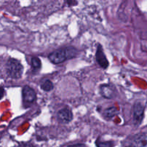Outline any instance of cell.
<instances>
[{
  "label": "cell",
  "instance_id": "1",
  "mask_svg": "<svg viewBox=\"0 0 147 147\" xmlns=\"http://www.w3.org/2000/svg\"><path fill=\"white\" fill-rule=\"evenodd\" d=\"M77 50L73 47H66L58 49L49 54V59L55 64L63 63L65 61L74 58L77 55Z\"/></svg>",
  "mask_w": 147,
  "mask_h": 147
},
{
  "label": "cell",
  "instance_id": "2",
  "mask_svg": "<svg viewBox=\"0 0 147 147\" xmlns=\"http://www.w3.org/2000/svg\"><path fill=\"white\" fill-rule=\"evenodd\" d=\"M7 72L12 79H20L23 73V66L19 61L15 59H9L7 63Z\"/></svg>",
  "mask_w": 147,
  "mask_h": 147
},
{
  "label": "cell",
  "instance_id": "3",
  "mask_svg": "<svg viewBox=\"0 0 147 147\" xmlns=\"http://www.w3.org/2000/svg\"><path fill=\"white\" fill-rule=\"evenodd\" d=\"M22 98L25 106H30L36 100V93L29 86H25L22 89Z\"/></svg>",
  "mask_w": 147,
  "mask_h": 147
},
{
  "label": "cell",
  "instance_id": "4",
  "mask_svg": "<svg viewBox=\"0 0 147 147\" xmlns=\"http://www.w3.org/2000/svg\"><path fill=\"white\" fill-rule=\"evenodd\" d=\"M57 118L59 122L68 123L73 119V114L69 108H63L58 112Z\"/></svg>",
  "mask_w": 147,
  "mask_h": 147
},
{
  "label": "cell",
  "instance_id": "5",
  "mask_svg": "<svg viewBox=\"0 0 147 147\" xmlns=\"http://www.w3.org/2000/svg\"><path fill=\"white\" fill-rule=\"evenodd\" d=\"M96 60H97V62L98 63V64L102 68H103V69H107L109 65L108 61H107V58H106L105 55L102 47L100 45L98 46L97 49V52H96Z\"/></svg>",
  "mask_w": 147,
  "mask_h": 147
},
{
  "label": "cell",
  "instance_id": "6",
  "mask_svg": "<svg viewBox=\"0 0 147 147\" xmlns=\"http://www.w3.org/2000/svg\"><path fill=\"white\" fill-rule=\"evenodd\" d=\"M144 117V107L140 103H136L134 107V119L136 123H141Z\"/></svg>",
  "mask_w": 147,
  "mask_h": 147
},
{
  "label": "cell",
  "instance_id": "7",
  "mask_svg": "<svg viewBox=\"0 0 147 147\" xmlns=\"http://www.w3.org/2000/svg\"><path fill=\"white\" fill-rule=\"evenodd\" d=\"M100 92L105 98H113L115 96V90L114 87L110 84H102L100 87Z\"/></svg>",
  "mask_w": 147,
  "mask_h": 147
},
{
  "label": "cell",
  "instance_id": "8",
  "mask_svg": "<svg viewBox=\"0 0 147 147\" xmlns=\"http://www.w3.org/2000/svg\"><path fill=\"white\" fill-rule=\"evenodd\" d=\"M133 147H147V134L137 136L132 143Z\"/></svg>",
  "mask_w": 147,
  "mask_h": 147
},
{
  "label": "cell",
  "instance_id": "9",
  "mask_svg": "<svg viewBox=\"0 0 147 147\" xmlns=\"http://www.w3.org/2000/svg\"><path fill=\"white\" fill-rule=\"evenodd\" d=\"M31 66L34 71L40 70L41 67V61L38 57H33L31 59Z\"/></svg>",
  "mask_w": 147,
  "mask_h": 147
},
{
  "label": "cell",
  "instance_id": "10",
  "mask_svg": "<svg viewBox=\"0 0 147 147\" xmlns=\"http://www.w3.org/2000/svg\"><path fill=\"white\" fill-rule=\"evenodd\" d=\"M40 87L43 90L46 92H50L53 89V84L51 81L49 80H46L43 82L40 85Z\"/></svg>",
  "mask_w": 147,
  "mask_h": 147
},
{
  "label": "cell",
  "instance_id": "11",
  "mask_svg": "<svg viewBox=\"0 0 147 147\" xmlns=\"http://www.w3.org/2000/svg\"><path fill=\"white\" fill-rule=\"evenodd\" d=\"M118 113V110H117L115 107H110V108L107 109V110H105L104 112V115L106 118H113L114 115H117Z\"/></svg>",
  "mask_w": 147,
  "mask_h": 147
},
{
  "label": "cell",
  "instance_id": "12",
  "mask_svg": "<svg viewBox=\"0 0 147 147\" xmlns=\"http://www.w3.org/2000/svg\"><path fill=\"white\" fill-rule=\"evenodd\" d=\"M68 147H87V146L86 145H84V144H74V145H70Z\"/></svg>",
  "mask_w": 147,
  "mask_h": 147
},
{
  "label": "cell",
  "instance_id": "13",
  "mask_svg": "<svg viewBox=\"0 0 147 147\" xmlns=\"http://www.w3.org/2000/svg\"><path fill=\"white\" fill-rule=\"evenodd\" d=\"M67 2L69 5H75L77 4V0H67Z\"/></svg>",
  "mask_w": 147,
  "mask_h": 147
},
{
  "label": "cell",
  "instance_id": "14",
  "mask_svg": "<svg viewBox=\"0 0 147 147\" xmlns=\"http://www.w3.org/2000/svg\"><path fill=\"white\" fill-rule=\"evenodd\" d=\"M18 147H35V146H34L33 145H32V144H22Z\"/></svg>",
  "mask_w": 147,
  "mask_h": 147
},
{
  "label": "cell",
  "instance_id": "15",
  "mask_svg": "<svg viewBox=\"0 0 147 147\" xmlns=\"http://www.w3.org/2000/svg\"><path fill=\"white\" fill-rule=\"evenodd\" d=\"M4 94H5V91H4V90L2 87H0V100L3 97Z\"/></svg>",
  "mask_w": 147,
  "mask_h": 147
}]
</instances>
